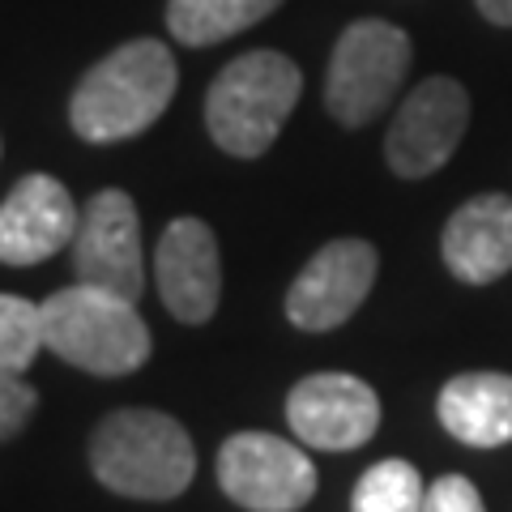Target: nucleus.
<instances>
[{"mask_svg": "<svg viewBox=\"0 0 512 512\" xmlns=\"http://www.w3.org/2000/svg\"><path fill=\"white\" fill-rule=\"evenodd\" d=\"M175 82H180V73H175V56L167 43H124L77 82L69 103L73 133L90 146H111V141L146 133L171 107Z\"/></svg>", "mask_w": 512, "mask_h": 512, "instance_id": "nucleus-1", "label": "nucleus"}, {"mask_svg": "<svg viewBox=\"0 0 512 512\" xmlns=\"http://www.w3.org/2000/svg\"><path fill=\"white\" fill-rule=\"evenodd\" d=\"M90 470L128 500H175L197 474V453L171 414L111 410L90 436Z\"/></svg>", "mask_w": 512, "mask_h": 512, "instance_id": "nucleus-2", "label": "nucleus"}, {"mask_svg": "<svg viewBox=\"0 0 512 512\" xmlns=\"http://www.w3.org/2000/svg\"><path fill=\"white\" fill-rule=\"evenodd\" d=\"M39 316L43 350H56V359L90 376H128L150 359V329L124 295L77 282L39 303Z\"/></svg>", "mask_w": 512, "mask_h": 512, "instance_id": "nucleus-3", "label": "nucleus"}, {"mask_svg": "<svg viewBox=\"0 0 512 512\" xmlns=\"http://www.w3.org/2000/svg\"><path fill=\"white\" fill-rule=\"evenodd\" d=\"M299 90V64L282 52H244L231 60L205 94V124L214 146L235 158H261L295 111Z\"/></svg>", "mask_w": 512, "mask_h": 512, "instance_id": "nucleus-4", "label": "nucleus"}, {"mask_svg": "<svg viewBox=\"0 0 512 512\" xmlns=\"http://www.w3.org/2000/svg\"><path fill=\"white\" fill-rule=\"evenodd\" d=\"M410 35L393 22L363 18L342 30L338 47L329 56L325 77V107L346 128L372 124L384 107L397 99L410 73Z\"/></svg>", "mask_w": 512, "mask_h": 512, "instance_id": "nucleus-5", "label": "nucleus"}, {"mask_svg": "<svg viewBox=\"0 0 512 512\" xmlns=\"http://www.w3.org/2000/svg\"><path fill=\"white\" fill-rule=\"evenodd\" d=\"M218 483L248 512H299L316 495V466L269 431H239L218 453Z\"/></svg>", "mask_w": 512, "mask_h": 512, "instance_id": "nucleus-6", "label": "nucleus"}, {"mask_svg": "<svg viewBox=\"0 0 512 512\" xmlns=\"http://www.w3.org/2000/svg\"><path fill=\"white\" fill-rule=\"evenodd\" d=\"M470 128V94L457 77H427L406 103L397 107V120L384 137V158L402 180H423L440 171Z\"/></svg>", "mask_w": 512, "mask_h": 512, "instance_id": "nucleus-7", "label": "nucleus"}, {"mask_svg": "<svg viewBox=\"0 0 512 512\" xmlns=\"http://www.w3.org/2000/svg\"><path fill=\"white\" fill-rule=\"evenodd\" d=\"M73 269L77 282L99 291L141 299L146 291V265H141V222L137 205L120 188H103L77 222L73 235Z\"/></svg>", "mask_w": 512, "mask_h": 512, "instance_id": "nucleus-8", "label": "nucleus"}, {"mask_svg": "<svg viewBox=\"0 0 512 512\" xmlns=\"http://www.w3.org/2000/svg\"><path fill=\"white\" fill-rule=\"evenodd\" d=\"M376 248L367 239H333L325 244L286 291V316L295 329L329 333L346 325L376 282Z\"/></svg>", "mask_w": 512, "mask_h": 512, "instance_id": "nucleus-9", "label": "nucleus"}, {"mask_svg": "<svg viewBox=\"0 0 512 512\" xmlns=\"http://www.w3.org/2000/svg\"><path fill=\"white\" fill-rule=\"evenodd\" d=\"M286 423L295 440L320 453H350L376 436L380 397L372 384L346 372H316L299 380L286 397Z\"/></svg>", "mask_w": 512, "mask_h": 512, "instance_id": "nucleus-10", "label": "nucleus"}, {"mask_svg": "<svg viewBox=\"0 0 512 512\" xmlns=\"http://www.w3.org/2000/svg\"><path fill=\"white\" fill-rule=\"evenodd\" d=\"M158 295L167 312L184 325H205L218 312L222 299V265H218V239L201 218H175L158 239L154 252Z\"/></svg>", "mask_w": 512, "mask_h": 512, "instance_id": "nucleus-11", "label": "nucleus"}, {"mask_svg": "<svg viewBox=\"0 0 512 512\" xmlns=\"http://www.w3.org/2000/svg\"><path fill=\"white\" fill-rule=\"evenodd\" d=\"M82 210L69 188L52 175H26L0 201V261L5 265H39L47 256L73 244Z\"/></svg>", "mask_w": 512, "mask_h": 512, "instance_id": "nucleus-12", "label": "nucleus"}, {"mask_svg": "<svg viewBox=\"0 0 512 512\" xmlns=\"http://www.w3.org/2000/svg\"><path fill=\"white\" fill-rule=\"evenodd\" d=\"M444 265L457 282L487 286L512 269V197L483 192L448 218L440 239Z\"/></svg>", "mask_w": 512, "mask_h": 512, "instance_id": "nucleus-13", "label": "nucleus"}, {"mask_svg": "<svg viewBox=\"0 0 512 512\" xmlns=\"http://www.w3.org/2000/svg\"><path fill=\"white\" fill-rule=\"evenodd\" d=\"M440 423L470 448H500L512 440V376L466 372L440 389Z\"/></svg>", "mask_w": 512, "mask_h": 512, "instance_id": "nucleus-14", "label": "nucleus"}, {"mask_svg": "<svg viewBox=\"0 0 512 512\" xmlns=\"http://www.w3.org/2000/svg\"><path fill=\"white\" fill-rule=\"evenodd\" d=\"M282 0H167V30L188 47H210L265 22Z\"/></svg>", "mask_w": 512, "mask_h": 512, "instance_id": "nucleus-15", "label": "nucleus"}, {"mask_svg": "<svg viewBox=\"0 0 512 512\" xmlns=\"http://www.w3.org/2000/svg\"><path fill=\"white\" fill-rule=\"evenodd\" d=\"M427 487L423 474L410 466V461H376L350 495V512H423Z\"/></svg>", "mask_w": 512, "mask_h": 512, "instance_id": "nucleus-16", "label": "nucleus"}, {"mask_svg": "<svg viewBox=\"0 0 512 512\" xmlns=\"http://www.w3.org/2000/svg\"><path fill=\"white\" fill-rule=\"evenodd\" d=\"M43 350L39 303L22 295H0V376H22Z\"/></svg>", "mask_w": 512, "mask_h": 512, "instance_id": "nucleus-17", "label": "nucleus"}, {"mask_svg": "<svg viewBox=\"0 0 512 512\" xmlns=\"http://www.w3.org/2000/svg\"><path fill=\"white\" fill-rule=\"evenodd\" d=\"M39 406V393L22 384V376H0V440H13L30 423Z\"/></svg>", "mask_w": 512, "mask_h": 512, "instance_id": "nucleus-18", "label": "nucleus"}, {"mask_svg": "<svg viewBox=\"0 0 512 512\" xmlns=\"http://www.w3.org/2000/svg\"><path fill=\"white\" fill-rule=\"evenodd\" d=\"M423 512H487V504H483V495H478V487L470 483V478L444 474L427 487Z\"/></svg>", "mask_w": 512, "mask_h": 512, "instance_id": "nucleus-19", "label": "nucleus"}, {"mask_svg": "<svg viewBox=\"0 0 512 512\" xmlns=\"http://www.w3.org/2000/svg\"><path fill=\"white\" fill-rule=\"evenodd\" d=\"M478 13L495 26H512V0H474Z\"/></svg>", "mask_w": 512, "mask_h": 512, "instance_id": "nucleus-20", "label": "nucleus"}]
</instances>
